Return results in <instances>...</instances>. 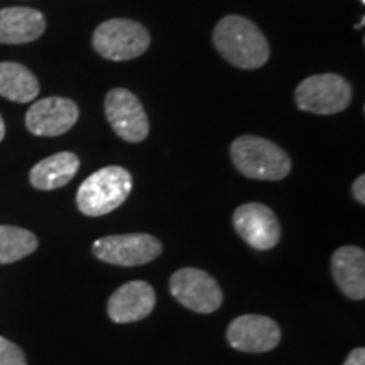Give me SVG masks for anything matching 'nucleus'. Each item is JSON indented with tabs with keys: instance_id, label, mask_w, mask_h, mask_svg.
<instances>
[{
	"instance_id": "f257e3e1",
	"label": "nucleus",
	"mask_w": 365,
	"mask_h": 365,
	"mask_svg": "<svg viewBox=\"0 0 365 365\" xmlns=\"http://www.w3.org/2000/svg\"><path fill=\"white\" fill-rule=\"evenodd\" d=\"M213 44L218 53L240 70H257L267 63V39L257 26L247 17L227 16L213 31Z\"/></svg>"
},
{
	"instance_id": "f03ea898",
	"label": "nucleus",
	"mask_w": 365,
	"mask_h": 365,
	"mask_svg": "<svg viewBox=\"0 0 365 365\" xmlns=\"http://www.w3.org/2000/svg\"><path fill=\"white\" fill-rule=\"evenodd\" d=\"M230 156L245 178L279 181L291 173L289 156L272 140L257 135H242L232 143Z\"/></svg>"
},
{
	"instance_id": "7ed1b4c3",
	"label": "nucleus",
	"mask_w": 365,
	"mask_h": 365,
	"mask_svg": "<svg viewBox=\"0 0 365 365\" xmlns=\"http://www.w3.org/2000/svg\"><path fill=\"white\" fill-rule=\"evenodd\" d=\"M130 191V173L120 166H107L81 182L76 205L86 217H102L120 207L129 198Z\"/></svg>"
},
{
	"instance_id": "20e7f679",
	"label": "nucleus",
	"mask_w": 365,
	"mask_h": 365,
	"mask_svg": "<svg viewBox=\"0 0 365 365\" xmlns=\"http://www.w3.org/2000/svg\"><path fill=\"white\" fill-rule=\"evenodd\" d=\"M93 49L110 61H129L148 51L150 34L143 24L130 19H110L102 22L91 39Z\"/></svg>"
},
{
	"instance_id": "39448f33",
	"label": "nucleus",
	"mask_w": 365,
	"mask_h": 365,
	"mask_svg": "<svg viewBox=\"0 0 365 365\" xmlns=\"http://www.w3.org/2000/svg\"><path fill=\"white\" fill-rule=\"evenodd\" d=\"M294 100L299 110L317 115H333L344 112L352 102V86L335 73L308 76L298 85Z\"/></svg>"
},
{
	"instance_id": "423d86ee",
	"label": "nucleus",
	"mask_w": 365,
	"mask_h": 365,
	"mask_svg": "<svg viewBox=\"0 0 365 365\" xmlns=\"http://www.w3.org/2000/svg\"><path fill=\"white\" fill-rule=\"evenodd\" d=\"M91 252L112 266L135 267L158 259L163 252V244L149 234L108 235L95 240Z\"/></svg>"
},
{
	"instance_id": "0eeeda50",
	"label": "nucleus",
	"mask_w": 365,
	"mask_h": 365,
	"mask_svg": "<svg viewBox=\"0 0 365 365\" xmlns=\"http://www.w3.org/2000/svg\"><path fill=\"white\" fill-rule=\"evenodd\" d=\"M170 291L178 303L202 314L217 312L223 301L220 284L208 272L196 267H182L173 274Z\"/></svg>"
},
{
	"instance_id": "6e6552de",
	"label": "nucleus",
	"mask_w": 365,
	"mask_h": 365,
	"mask_svg": "<svg viewBox=\"0 0 365 365\" xmlns=\"http://www.w3.org/2000/svg\"><path fill=\"white\" fill-rule=\"evenodd\" d=\"M105 115L115 134L127 143H143L149 120L140 100L125 88H113L105 97Z\"/></svg>"
},
{
	"instance_id": "1a4fd4ad",
	"label": "nucleus",
	"mask_w": 365,
	"mask_h": 365,
	"mask_svg": "<svg viewBox=\"0 0 365 365\" xmlns=\"http://www.w3.org/2000/svg\"><path fill=\"white\" fill-rule=\"evenodd\" d=\"M227 340L232 349L247 354L271 352L281 341L279 325L262 314H242L228 325Z\"/></svg>"
},
{
	"instance_id": "9d476101",
	"label": "nucleus",
	"mask_w": 365,
	"mask_h": 365,
	"mask_svg": "<svg viewBox=\"0 0 365 365\" xmlns=\"http://www.w3.org/2000/svg\"><path fill=\"white\" fill-rule=\"evenodd\" d=\"M234 227L245 244L255 250L276 247L281 239L276 213L262 203L240 205L234 212Z\"/></svg>"
},
{
	"instance_id": "9b49d317",
	"label": "nucleus",
	"mask_w": 365,
	"mask_h": 365,
	"mask_svg": "<svg viewBox=\"0 0 365 365\" xmlns=\"http://www.w3.org/2000/svg\"><path fill=\"white\" fill-rule=\"evenodd\" d=\"M76 103L65 97H48L33 103L26 113V127L31 134L56 137L66 134L78 120Z\"/></svg>"
},
{
	"instance_id": "f8f14e48",
	"label": "nucleus",
	"mask_w": 365,
	"mask_h": 365,
	"mask_svg": "<svg viewBox=\"0 0 365 365\" xmlns=\"http://www.w3.org/2000/svg\"><path fill=\"white\" fill-rule=\"evenodd\" d=\"M156 307V293L145 281H130L122 284L108 299V317L112 322L134 323L148 318Z\"/></svg>"
},
{
	"instance_id": "ddd939ff",
	"label": "nucleus",
	"mask_w": 365,
	"mask_h": 365,
	"mask_svg": "<svg viewBox=\"0 0 365 365\" xmlns=\"http://www.w3.org/2000/svg\"><path fill=\"white\" fill-rule=\"evenodd\" d=\"M333 279L346 298H365V252L355 245L340 247L331 257Z\"/></svg>"
},
{
	"instance_id": "4468645a",
	"label": "nucleus",
	"mask_w": 365,
	"mask_h": 365,
	"mask_svg": "<svg viewBox=\"0 0 365 365\" xmlns=\"http://www.w3.org/2000/svg\"><path fill=\"white\" fill-rule=\"evenodd\" d=\"M46 31L44 16L36 9H0V44H27Z\"/></svg>"
},
{
	"instance_id": "2eb2a0df",
	"label": "nucleus",
	"mask_w": 365,
	"mask_h": 365,
	"mask_svg": "<svg viewBox=\"0 0 365 365\" xmlns=\"http://www.w3.org/2000/svg\"><path fill=\"white\" fill-rule=\"evenodd\" d=\"M80 159L73 153H58L39 161L29 173V181L36 190L51 191L65 186L75 178Z\"/></svg>"
},
{
	"instance_id": "dca6fc26",
	"label": "nucleus",
	"mask_w": 365,
	"mask_h": 365,
	"mask_svg": "<svg viewBox=\"0 0 365 365\" xmlns=\"http://www.w3.org/2000/svg\"><path fill=\"white\" fill-rule=\"evenodd\" d=\"M0 95L17 103H29L39 95V81L19 63H0Z\"/></svg>"
},
{
	"instance_id": "f3484780",
	"label": "nucleus",
	"mask_w": 365,
	"mask_h": 365,
	"mask_svg": "<svg viewBox=\"0 0 365 365\" xmlns=\"http://www.w3.org/2000/svg\"><path fill=\"white\" fill-rule=\"evenodd\" d=\"M38 249L33 232L21 227L0 225V264H12L27 257Z\"/></svg>"
},
{
	"instance_id": "a211bd4d",
	"label": "nucleus",
	"mask_w": 365,
	"mask_h": 365,
	"mask_svg": "<svg viewBox=\"0 0 365 365\" xmlns=\"http://www.w3.org/2000/svg\"><path fill=\"white\" fill-rule=\"evenodd\" d=\"M0 365H27L26 355L14 341L0 336Z\"/></svg>"
},
{
	"instance_id": "6ab92c4d",
	"label": "nucleus",
	"mask_w": 365,
	"mask_h": 365,
	"mask_svg": "<svg viewBox=\"0 0 365 365\" xmlns=\"http://www.w3.org/2000/svg\"><path fill=\"white\" fill-rule=\"evenodd\" d=\"M352 195L355 202H359L360 205H365V176L364 175H360L357 180L354 181Z\"/></svg>"
},
{
	"instance_id": "aec40b11",
	"label": "nucleus",
	"mask_w": 365,
	"mask_h": 365,
	"mask_svg": "<svg viewBox=\"0 0 365 365\" xmlns=\"http://www.w3.org/2000/svg\"><path fill=\"white\" fill-rule=\"evenodd\" d=\"M344 365H365V349L364 346H359V349H354L352 352L349 354Z\"/></svg>"
},
{
	"instance_id": "412c9836",
	"label": "nucleus",
	"mask_w": 365,
	"mask_h": 365,
	"mask_svg": "<svg viewBox=\"0 0 365 365\" xmlns=\"http://www.w3.org/2000/svg\"><path fill=\"white\" fill-rule=\"evenodd\" d=\"M4 135H6V124H4V118L0 115V140L4 139Z\"/></svg>"
},
{
	"instance_id": "4be33fe9",
	"label": "nucleus",
	"mask_w": 365,
	"mask_h": 365,
	"mask_svg": "<svg viewBox=\"0 0 365 365\" xmlns=\"http://www.w3.org/2000/svg\"><path fill=\"white\" fill-rule=\"evenodd\" d=\"M359 2H360V4H365V0H359Z\"/></svg>"
}]
</instances>
